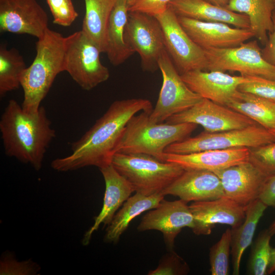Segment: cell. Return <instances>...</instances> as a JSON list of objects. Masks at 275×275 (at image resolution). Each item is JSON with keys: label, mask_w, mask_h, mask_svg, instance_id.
Listing matches in <instances>:
<instances>
[{"label": "cell", "mask_w": 275, "mask_h": 275, "mask_svg": "<svg viewBox=\"0 0 275 275\" xmlns=\"http://www.w3.org/2000/svg\"><path fill=\"white\" fill-rule=\"evenodd\" d=\"M151 113L141 112L129 120L116 153L145 154L160 160L169 145L189 137L197 125L191 123L171 124L150 121Z\"/></svg>", "instance_id": "obj_4"}, {"label": "cell", "mask_w": 275, "mask_h": 275, "mask_svg": "<svg viewBox=\"0 0 275 275\" xmlns=\"http://www.w3.org/2000/svg\"><path fill=\"white\" fill-rule=\"evenodd\" d=\"M180 75L193 92L225 106L236 98L240 85L253 80V76H232L219 71L196 70Z\"/></svg>", "instance_id": "obj_17"}, {"label": "cell", "mask_w": 275, "mask_h": 275, "mask_svg": "<svg viewBox=\"0 0 275 275\" xmlns=\"http://www.w3.org/2000/svg\"><path fill=\"white\" fill-rule=\"evenodd\" d=\"M23 57L15 48L8 49L0 46V96L17 90L21 86V79L26 69Z\"/></svg>", "instance_id": "obj_29"}, {"label": "cell", "mask_w": 275, "mask_h": 275, "mask_svg": "<svg viewBox=\"0 0 275 275\" xmlns=\"http://www.w3.org/2000/svg\"><path fill=\"white\" fill-rule=\"evenodd\" d=\"M187 263L173 251L163 257L158 266L149 271V275H183L188 273Z\"/></svg>", "instance_id": "obj_36"}, {"label": "cell", "mask_w": 275, "mask_h": 275, "mask_svg": "<svg viewBox=\"0 0 275 275\" xmlns=\"http://www.w3.org/2000/svg\"><path fill=\"white\" fill-rule=\"evenodd\" d=\"M273 29L268 33V39L261 49L263 59L269 64L275 66V10L272 15Z\"/></svg>", "instance_id": "obj_38"}, {"label": "cell", "mask_w": 275, "mask_h": 275, "mask_svg": "<svg viewBox=\"0 0 275 275\" xmlns=\"http://www.w3.org/2000/svg\"><path fill=\"white\" fill-rule=\"evenodd\" d=\"M189 207L194 218L191 230L196 235L210 234L216 224L237 227L245 217V207L225 196L194 202Z\"/></svg>", "instance_id": "obj_18"}, {"label": "cell", "mask_w": 275, "mask_h": 275, "mask_svg": "<svg viewBox=\"0 0 275 275\" xmlns=\"http://www.w3.org/2000/svg\"><path fill=\"white\" fill-rule=\"evenodd\" d=\"M125 39L139 54L144 71L152 73L159 69L158 61L166 47L163 31L155 17L129 11Z\"/></svg>", "instance_id": "obj_10"}, {"label": "cell", "mask_w": 275, "mask_h": 275, "mask_svg": "<svg viewBox=\"0 0 275 275\" xmlns=\"http://www.w3.org/2000/svg\"><path fill=\"white\" fill-rule=\"evenodd\" d=\"M125 1L127 3L129 6V8L130 6L131 5V4L132 3L134 0H125Z\"/></svg>", "instance_id": "obj_43"}, {"label": "cell", "mask_w": 275, "mask_h": 275, "mask_svg": "<svg viewBox=\"0 0 275 275\" xmlns=\"http://www.w3.org/2000/svg\"><path fill=\"white\" fill-rule=\"evenodd\" d=\"M163 34L165 47L178 72L206 70L207 59L205 50L188 36L180 23L178 16L169 7L154 16Z\"/></svg>", "instance_id": "obj_11"}, {"label": "cell", "mask_w": 275, "mask_h": 275, "mask_svg": "<svg viewBox=\"0 0 275 275\" xmlns=\"http://www.w3.org/2000/svg\"><path fill=\"white\" fill-rule=\"evenodd\" d=\"M187 203L181 199L174 201L163 199L143 217L138 230L161 232L167 248L173 251L175 238L182 229L184 227L192 229L194 226V218Z\"/></svg>", "instance_id": "obj_14"}, {"label": "cell", "mask_w": 275, "mask_h": 275, "mask_svg": "<svg viewBox=\"0 0 275 275\" xmlns=\"http://www.w3.org/2000/svg\"><path fill=\"white\" fill-rule=\"evenodd\" d=\"M214 5L226 7L230 0H205Z\"/></svg>", "instance_id": "obj_41"}, {"label": "cell", "mask_w": 275, "mask_h": 275, "mask_svg": "<svg viewBox=\"0 0 275 275\" xmlns=\"http://www.w3.org/2000/svg\"><path fill=\"white\" fill-rule=\"evenodd\" d=\"M271 235L268 229L262 231L254 242L247 267L250 275H265L269 263L271 248Z\"/></svg>", "instance_id": "obj_30"}, {"label": "cell", "mask_w": 275, "mask_h": 275, "mask_svg": "<svg viewBox=\"0 0 275 275\" xmlns=\"http://www.w3.org/2000/svg\"><path fill=\"white\" fill-rule=\"evenodd\" d=\"M209 71H236L243 76L275 80V66L263 58L257 40L231 48L204 50Z\"/></svg>", "instance_id": "obj_9"}, {"label": "cell", "mask_w": 275, "mask_h": 275, "mask_svg": "<svg viewBox=\"0 0 275 275\" xmlns=\"http://www.w3.org/2000/svg\"><path fill=\"white\" fill-rule=\"evenodd\" d=\"M228 9L246 15L254 36L264 45L268 33L273 29L272 15L275 10L273 0H230Z\"/></svg>", "instance_id": "obj_26"}, {"label": "cell", "mask_w": 275, "mask_h": 275, "mask_svg": "<svg viewBox=\"0 0 275 275\" xmlns=\"http://www.w3.org/2000/svg\"><path fill=\"white\" fill-rule=\"evenodd\" d=\"M99 169L105 184L103 203L93 226L84 236L82 242L85 245L89 243L92 234L100 225H108L111 223L117 211L135 191L129 181L112 164Z\"/></svg>", "instance_id": "obj_21"}, {"label": "cell", "mask_w": 275, "mask_h": 275, "mask_svg": "<svg viewBox=\"0 0 275 275\" xmlns=\"http://www.w3.org/2000/svg\"><path fill=\"white\" fill-rule=\"evenodd\" d=\"M231 229H227L220 239L210 249V271L212 275H227L231 253Z\"/></svg>", "instance_id": "obj_31"}, {"label": "cell", "mask_w": 275, "mask_h": 275, "mask_svg": "<svg viewBox=\"0 0 275 275\" xmlns=\"http://www.w3.org/2000/svg\"><path fill=\"white\" fill-rule=\"evenodd\" d=\"M249 161L267 175L275 174V141L250 148Z\"/></svg>", "instance_id": "obj_33"}, {"label": "cell", "mask_w": 275, "mask_h": 275, "mask_svg": "<svg viewBox=\"0 0 275 275\" xmlns=\"http://www.w3.org/2000/svg\"><path fill=\"white\" fill-rule=\"evenodd\" d=\"M128 13L126 1L116 0L108 24L106 51L110 63L115 66L123 64L135 53L125 39Z\"/></svg>", "instance_id": "obj_23"}, {"label": "cell", "mask_w": 275, "mask_h": 275, "mask_svg": "<svg viewBox=\"0 0 275 275\" xmlns=\"http://www.w3.org/2000/svg\"><path fill=\"white\" fill-rule=\"evenodd\" d=\"M273 135L275 136V128L272 129L268 130Z\"/></svg>", "instance_id": "obj_44"}, {"label": "cell", "mask_w": 275, "mask_h": 275, "mask_svg": "<svg viewBox=\"0 0 275 275\" xmlns=\"http://www.w3.org/2000/svg\"><path fill=\"white\" fill-rule=\"evenodd\" d=\"M116 1L85 0L86 12L81 31L101 53H106L108 24Z\"/></svg>", "instance_id": "obj_27"}, {"label": "cell", "mask_w": 275, "mask_h": 275, "mask_svg": "<svg viewBox=\"0 0 275 275\" xmlns=\"http://www.w3.org/2000/svg\"><path fill=\"white\" fill-rule=\"evenodd\" d=\"M158 66L162 84L155 106L149 116L150 121L154 123L164 122L203 99L183 80L166 49L159 58Z\"/></svg>", "instance_id": "obj_8"}, {"label": "cell", "mask_w": 275, "mask_h": 275, "mask_svg": "<svg viewBox=\"0 0 275 275\" xmlns=\"http://www.w3.org/2000/svg\"><path fill=\"white\" fill-rule=\"evenodd\" d=\"M267 206L258 199L245 207V217L238 226L231 229V254L233 274L238 275L245 250L251 244L258 224Z\"/></svg>", "instance_id": "obj_25"}, {"label": "cell", "mask_w": 275, "mask_h": 275, "mask_svg": "<svg viewBox=\"0 0 275 275\" xmlns=\"http://www.w3.org/2000/svg\"><path fill=\"white\" fill-rule=\"evenodd\" d=\"M226 106L268 130L275 128V111L271 101L238 91L236 98Z\"/></svg>", "instance_id": "obj_28"}, {"label": "cell", "mask_w": 275, "mask_h": 275, "mask_svg": "<svg viewBox=\"0 0 275 275\" xmlns=\"http://www.w3.org/2000/svg\"><path fill=\"white\" fill-rule=\"evenodd\" d=\"M250 148L208 150L189 154L164 153L160 160L175 163L184 170L215 171L249 161Z\"/></svg>", "instance_id": "obj_20"}, {"label": "cell", "mask_w": 275, "mask_h": 275, "mask_svg": "<svg viewBox=\"0 0 275 275\" xmlns=\"http://www.w3.org/2000/svg\"><path fill=\"white\" fill-rule=\"evenodd\" d=\"M48 16L37 0H0V31L38 39L48 29Z\"/></svg>", "instance_id": "obj_13"}, {"label": "cell", "mask_w": 275, "mask_h": 275, "mask_svg": "<svg viewBox=\"0 0 275 275\" xmlns=\"http://www.w3.org/2000/svg\"><path fill=\"white\" fill-rule=\"evenodd\" d=\"M153 108L151 101L144 98L114 101L95 124L72 143V153L52 160L51 168L59 172H67L88 166L101 169L111 164L129 120L141 112L151 113Z\"/></svg>", "instance_id": "obj_1"}, {"label": "cell", "mask_w": 275, "mask_h": 275, "mask_svg": "<svg viewBox=\"0 0 275 275\" xmlns=\"http://www.w3.org/2000/svg\"><path fill=\"white\" fill-rule=\"evenodd\" d=\"M238 91L275 102V80L253 76V80L239 86Z\"/></svg>", "instance_id": "obj_35"}, {"label": "cell", "mask_w": 275, "mask_h": 275, "mask_svg": "<svg viewBox=\"0 0 275 275\" xmlns=\"http://www.w3.org/2000/svg\"><path fill=\"white\" fill-rule=\"evenodd\" d=\"M100 53L81 30L74 32L66 37L64 71L82 89H94L110 76L108 69L100 61Z\"/></svg>", "instance_id": "obj_6"}, {"label": "cell", "mask_w": 275, "mask_h": 275, "mask_svg": "<svg viewBox=\"0 0 275 275\" xmlns=\"http://www.w3.org/2000/svg\"><path fill=\"white\" fill-rule=\"evenodd\" d=\"M53 16V22L62 26H70L77 17L71 0H46Z\"/></svg>", "instance_id": "obj_34"}, {"label": "cell", "mask_w": 275, "mask_h": 275, "mask_svg": "<svg viewBox=\"0 0 275 275\" xmlns=\"http://www.w3.org/2000/svg\"><path fill=\"white\" fill-rule=\"evenodd\" d=\"M0 132L5 154L36 171L42 168L46 151L56 137L43 106L30 114L14 99L9 101L1 116Z\"/></svg>", "instance_id": "obj_2"}, {"label": "cell", "mask_w": 275, "mask_h": 275, "mask_svg": "<svg viewBox=\"0 0 275 275\" xmlns=\"http://www.w3.org/2000/svg\"><path fill=\"white\" fill-rule=\"evenodd\" d=\"M111 164L136 193L146 196L161 193L184 171L175 163L145 154L118 152Z\"/></svg>", "instance_id": "obj_5"}, {"label": "cell", "mask_w": 275, "mask_h": 275, "mask_svg": "<svg viewBox=\"0 0 275 275\" xmlns=\"http://www.w3.org/2000/svg\"><path fill=\"white\" fill-rule=\"evenodd\" d=\"M178 18L190 38L204 50L236 47L254 37L249 29L232 28L225 23L202 21L181 16Z\"/></svg>", "instance_id": "obj_16"}, {"label": "cell", "mask_w": 275, "mask_h": 275, "mask_svg": "<svg viewBox=\"0 0 275 275\" xmlns=\"http://www.w3.org/2000/svg\"><path fill=\"white\" fill-rule=\"evenodd\" d=\"M41 267L31 259L17 261L13 253H5L0 260L1 275H36Z\"/></svg>", "instance_id": "obj_32"}, {"label": "cell", "mask_w": 275, "mask_h": 275, "mask_svg": "<svg viewBox=\"0 0 275 275\" xmlns=\"http://www.w3.org/2000/svg\"><path fill=\"white\" fill-rule=\"evenodd\" d=\"M168 7L178 16L206 22H222L237 28L250 29L246 15L205 0H173Z\"/></svg>", "instance_id": "obj_22"}, {"label": "cell", "mask_w": 275, "mask_h": 275, "mask_svg": "<svg viewBox=\"0 0 275 275\" xmlns=\"http://www.w3.org/2000/svg\"><path fill=\"white\" fill-rule=\"evenodd\" d=\"M178 197L186 202L214 200L225 196L219 177L213 172L203 170H184L162 193Z\"/></svg>", "instance_id": "obj_19"}, {"label": "cell", "mask_w": 275, "mask_h": 275, "mask_svg": "<svg viewBox=\"0 0 275 275\" xmlns=\"http://www.w3.org/2000/svg\"><path fill=\"white\" fill-rule=\"evenodd\" d=\"M166 122L171 124L194 123L201 125L210 132L240 129L257 123L227 106L205 98L190 108L171 116Z\"/></svg>", "instance_id": "obj_12"}, {"label": "cell", "mask_w": 275, "mask_h": 275, "mask_svg": "<svg viewBox=\"0 0 275 275\" xmlns=\"http://www.w3.org/2000/svg\"><path fill=\"white\" fill-rule=\"evenodd\" d=\"M275 141L268 129L256 125L224 131L202 132L168 146L164 152L184 154L208 150L254 148Z\"/></svg>", "instance_id": "obj_7"}, {"label": "cell", "mask_w": 275, "mask_h": 275, "mask_svg": "<svg viewBox=\"0 0 275 275\" xmlns=\"http://www.w3.org/2000/svg\"><path fill=\"white\" fill-rule=\"evenodd\" d=\"M268 230L272 236L275 234V221L271 224Z\"/></svg>", "instance_id": "obj_42"}, {"label": "cell", "mask_w": 275, "mask_h": 275, "mask_svg": "<svg viewBox=\"0 0 275 275\" xmlns=\"http://www.w3.org/2000/svg\"><path fill=\"white\" fill-rule=\"evenodd\" d=\"M38 39L35 58L26 68L21 82L24 93L21 105L30 114L39 111L56 77L64 71L66 37L48 29Z\"/></svg>", "instance_id": "obj_3"}, {"label": "cell", "mask_w": 275, "mask_h": 275, "mask_svg": "<svg viewBox=\"0 0 275 275\" xmlns=\"http://www.w3.org/2000/svg\"><path fill=\"white\" fill-rule=\"evenodd\" d=\"M273 1L274 7H275V0H273Z\"/></svg>", "instance_id": "obj_46"}, {"label": "cell", "mask_w": 275, "mask_h": 275, "mask_svg": "<svg viewBox=\"0 0 275 275\" xmlns=\"http://www.w3.org/2000/svg\"><path fill=\"white\" fill-rule=\"evenodd\" d=\"M275 271V248H271L269 263L267 273L269 274Z\"/></svg>", "instance_id": "obj_40"}, {"label": "cell", "mask_w": 275, "mask_h": 275, "mask_svg": "<svg viewBox=\"0 0 275 275\" xmlns=\"http://www.w3.org/2000/svg\"><path fill=\"white\" fill-rule=\"evenodd\" d=\"M164 196L162 193L146 196L139 193L130 196L108 225L104 241L116 243L133 219L144 212L157 207Z\"/></svg>", "instance_id": "obj_24"}, {"label": "cell", "mask_w": 275, "mask_h": 275, "mask_svg": "<svg viewBox=\"0 0 275 275\" xmlns=\"http://www.w3.org/2000/svg\"><path fill=\"white\" fill-rule=\"evenodd\" d=\"M213 172L221 181L225 196L244 207L259 199L269 177L250 161Z\"/></svg>", "instance_id": "obj_15"}, {"label": "cell", "mask_w": 275, "mask_h": 275, "mask_svg": "<svg viewBox=\"0 0 275 275\" xmlns=\"http://www.w3.org/2000/svg\"><path fill=\"white\" fill-rule=\"evenodd\" d=\"M173 0H134L129 12H138L155 16L164 12Z\"/></svg>", "instance_id": "obj_37"}, {"label": "cell", "mask_w": 275, "mask_h": 275, "mask_svg": "<svg viewBox=\"0 0 275 275\" xmlns=\"http://www.w3.org/2000/svg\"><path fill=\"white\" fill-rule=\"evenodd\" d=\"M272 106L275 111V102L271 101Z\"/></svg>", "instance_id": "obj_45"}, {"label": "cell", "mask_w": 275, "mask_h": 275, "mask_svg": "<svg viewBox=\"0 0 275 275\" xmlns=\"http://www.w3.org/2000/svg\"><path fill=\"white\" fill-rule=\"evenodd\" d=\"M259 199L267 207L275 208V174L268 178Z\"/></svg>", "instance_id": "obj_39"}]
</instances>
